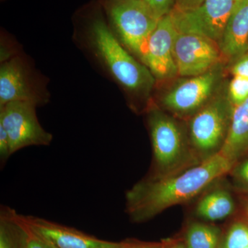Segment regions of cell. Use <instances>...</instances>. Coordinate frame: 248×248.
Here are the masks:
<instances>
[{"mask_svg":"<svg viewBox=\"0 0 248 248\" xmlns=\"http://www.w3.org/2000/svg\"><path fill=\"white\" fill-rule=\"evenodd\" d=\"M234 165L218 151L184 172L146 178L125 194L127 213L135 223L148 221L166 209L192 200Z\"/></svg>","mask_w":248,"mask_h":248,"instance_id":"1","label":"cell"},{"mask_svg":"<svg viewBox=\"0 0 248 248\" xmlns=\"http://www.w3.org/2000/svg\"><path fill=\"white\" fill-rule=\"evenodd\" d=\"M89 38L93 52L116 81L129 93L148 94L155 78L121 43L104 17L90 24Z\"/></svg>","mask_w":248,"mask_h":248,"instance_id":"2","label":"cell"},{"mask_svg":"<svg viewBox=\"0 0 248 248\" xmlns=\"http://www.w3.org/2000/svg\"><path fill=\"white\" fill-rule=\"evenodd\" d=\"M102 4L116 37L142 62L150 36L161 19L143 0H103Z\"/></svg>","mask_w":248,"mask_h":248,"instance_id":"3","label":"cell"},{"mask_svg":"<svg viewBox=\"0 0 248 248\" xmlns=\"http://www.w3.org/2000/svg\"><path fill=\"white\" fill-rule=\"evenodd\" d=\"M241 0H207L187 11H171L178 32L195 34L219 44L227 23Z\"/></svg>","mask_w":248,"mask_h":248,"instance_id":"4","label":"cell"},{"mask_svg":"<svg viewBox=\"0 0 248 248\" xmlns=\"http://www.w3.org/2000/svg\"><path fill=\"white\" fill-rule=\"evenodd\" d=\"M35 104L13 102L0 107V125L6 130L13 155L29 146H47L53 137L41 125Z\"/></svg>","mask_w":248,"mask_h":248,"instance_id":"5","label":"cell"},{"mask_svg":"<svg viewBox=\"0 0 248 248\" xmlns=\"http://www.w3.org/2000/svg\"><path fill=\"white\" fill-rule=\"evenodd\" d=\"M153 146L155 174L163 177L172 174L184 156L182 134L177 124L157 109H151L148 117Z\"/></svg>","mask_w":248,"mask_h":248,"instance_id":"6","label":"cell"},{"mask_svg":"<svg viewBox=\"0 0 248 248\" xmlns=\"http://www.w3.org/2000/svg\"><path fill=\"white\" fill-rule=\"evenodd\" d=\"M173 49L178 75L190 78L213 69L221 53L216 42L202 36L178 31Z\"/></svg>","mask_w":248,"mask_h":248,"instance_id":"7","label":"cell"},{"mask_svg":"<svg viewBox=\"0 0 248 248\" xmlns=\"http://www.w3.org/2000/svg\"><path fill=\"white\" fill-rule=\"evenodd\" d=\"M229 121V104L223 98H217L199 111L190 124L191 140L196 148L210 153L223 145Z\"/></svg>","mask_w":248,"mask_h":248,"instance_id":"8","label":"cell"},{"mask_svg":"<svg viewBox=\"0 0 248 248\" xmlns=\"http://www.w3.org/2000/svg\"><path fill=\"white\" fill-rule=\"evenodd\" d=\"M177 33L170 13L160 19L150 36L142 63L155 79H169L178 75L173 49Z\"/></svg>","mask_w":248,"mask_h":248,"instance_id":"9","label":"cell"},{"mask_svg":"<svg viewBox=\"0 0 248 248\" xmlns=\"http://www.w3.org/2000/svg\"><path fill=\"white\" fill-rule=\"evenodd\" d=\"M20 215L31 231L54 248H127L130 244L104 241L45 218Z\"/></svg>","mask_w":248,"mask_h":248,"instance_id":"10","label":"cell"},{"mask_svg":"<svg viewBox=\"0 0 248 248\" xmlns=\"http://www.w3.org/2000/svg\"><path fill=\"white\" fill-rule=\"evenodd\" d=\"M218 78V72L213 69L190 77L165 94L163 105L177 113H188L197 110L210 97Z\"/></svg>","mask_w":248,"mask_h":248,"instance_id":"11","label":"cell"},{"mask_svg":"<svg viewBox=\"0 0 248 248\" xmlns=\"http://www.w3.org/2000/svg\"><path fill=\"white\" fill-rule=\"evenodd\" d=\"M43 98L36 91L25 62L15 57L0 67V107L13 102H31L41 105Z\"/></svg>","mask_w":248,"mask_h":248,"instance_id":"12","label":"cell"},{"mask_svg":"<svg viewBox=\"0 0 248 248\" xmlns=\"http://www.w3.org/2000/svg\"><path fill=\"white\" fill-rule=\"evenodd\" d=\"M248 43V0H241L228 19L218 46L228 58L244 55Z\"/></svg>","mask_w":248,"mask_h":248,"instance_id":"13","label":"cell"},{"mask_svg":"<svg viewBox=\"0 0 248 248\" xmlns=\"http://www.w3.org/2000/svg\"><path fill=\"white\" fill-rule=\"evenodd\" d=\"M248 150V99L234 106L221 151L234 164Z\"/></svg>","mask_w":248,"mask_h":248,"instance_id":"14","label":"cell"},{"mask_svg":"<svg viewBox=\"0 0 248 248\" xmlns=\"http://www.w3.org/2000/svg\"><path fill=\"white\" fill-rule=\"evenodd\" d=\"M234 210L232 197L225 190L213 191L200 201L197 214L207 221H216L229 217Z\"/></svg>","mask_w":248,"mask_h":248,"instance_id":"15","label":"cell"},{"mask_svg":"<svg viewBox=\"0 0 248 248\" xmlns=\"http://www.w3.org/2000/svg\"><path fill=\"white\" fill-rule=\"evenodd\" d=\"M219 231L215 227L194 223L186 235L187 248H217L219 241Z\"/></svg>","mask_w":248,"mask_h":248,"instance_id":"16","label":"cell"},{"mask_svg":"<svg viewBox=\"0 0 248 248\" xmlns=\"http://www.w3.org/2000/svg\"><path fill=\"white\" fill-rule=\"evenodd\" d=\"M17 248H54L45 240L35 234L23 221L21 215L14 211Z\"/></svg>","mask_w":248,"mask_h":248,"instance_id":"17","label":"cell"},{"mask_svg":"<svg viewBox=\"0 0 248 248\" xmlns=\"http://www.w3.org/2000/svg\"><path fill=\"white\" fill-rule=\"evenodd\" d=\"M248 248V226L237 222L230 228L225 240L223 248Z\"/></svg>","mask_w":248,"mask_h":248,"instance_id":"18","label":"cell"},{"mask_svg":"<svg viewBox=\"0 0 248 248\" xmlns=\"http://www.w3.org/2000/svg\"><path fill=\"white\" fill-rule=\"evenodd\" d=\"M229 100L234 106L239 105L248 99V79L234 76L228 89Z\"/></svg>","mask_w":248,"mask_h":248,"instance_id":"19","label":"cell"},{"mask_svg":"<svg viewBox=\"0 0 248 248\" xmlns=\"http://www.w3.org/2000/svg\"><path fill=\"white\" fill-rule=\"evenodd\" d=\"M159 19L170 14L174 9V0H143Z\"/></svg>","mask_w":248,"mask_h":248,"instance_id":"20","label":"cell"},{"mask_svg":"<svg viewBox=\"0 0 248 248\" xmlns=\"http://www.w3.org/2000/svg\"><path fill=\"white\" fill-rule=\"evenodd\" d=\"M12 155L9 136L4 128L0 125V161L1 166L5 164Z\"/></svg>","mask_w":248,"mask_h":248,"instance_id":"21","label":"cell"},{"mask_svg":"<svg viewBox=\"0 0 248 248\" xmlns=\"http://www.w3.org/2000/svg\"><path fill=\"white\" fill-rule=\"evenodd\" d=\"M234 76L243 77L248 79V54H244L238 59L232 69Z\"/></svg>","mask_w":248,"mask_h":248,"instance_id":"22","label":"cell"},{"mask_svg":"<svg viewBox=\"0 0 248 248\" xmlns=\"http://www.w3.org/2000/svg\"><path fill=\"white\" fill-rule=\"evenodd\" d=\"M207 0H174V9L175 11H187L194 9L203 4Z\"/></svg>","mask_w":248,"mask_h":248,"instance_id":"23","label":"cell"},{"mask_svg":"<svg viewBox=\"0 0 248 248\" xmlns=\"http://www.w3.org/2000/svg\"><path fill=\"white\" fill-rule=\"evenodd\" d=\"M236 179L246 188L248 189V159L238 166L235 170Z\"/></svg>","mask_w":248,"mask_h":248,"instance_id":"24","label":"cell"},{"mask_svg":"<svg viewBox=\"0 0 248 248\" xmlns=\"http://www.w3.org/2000/svg\"><path fill=\"white\" fill-rule=\"evenodd\" d=\"M127 248H164L159 245L153 244H141L136 243H130Z\"/></svg>","mask_w":248,"mask_h":248,"instance_id":"25","label":"cell"},{"mask_svg":"<svg viewBox=\"0 0 248 248\" xmlns=\"http://www.w3.org/2000/svg\"><path fill=\"white\" fill-rule=\"evenodd\" d=\"M170 248H186L185 246H184V245H183L182 244H178L174 245V246H172V247H170Z\"/></svg>","mask_w":248,"mask_h":248,"instance_id":"26","label":"cell"},{"mask_svg":"<svg viewBox=\"0 0 248 248\" xmlns=\"http://www.w3.org/2000/svg\"><path fill=\"white\" fill-rule=\"evenodd\" d=\"M246 213H247V216L248 217V204L247 205V208H246Z\"/></svg>","mask_w":248,"mask_h":248,"instance_id":"27","label":"cell"},{"mask_svg":"<svg viewBox=\"0 0 248 248\" xmlns=\"http://www.w3.org/2000/svg\"></svg>","mask_w":248,"mask_h":248,"instance_id":"28","label":"cell"}]
</instances>
